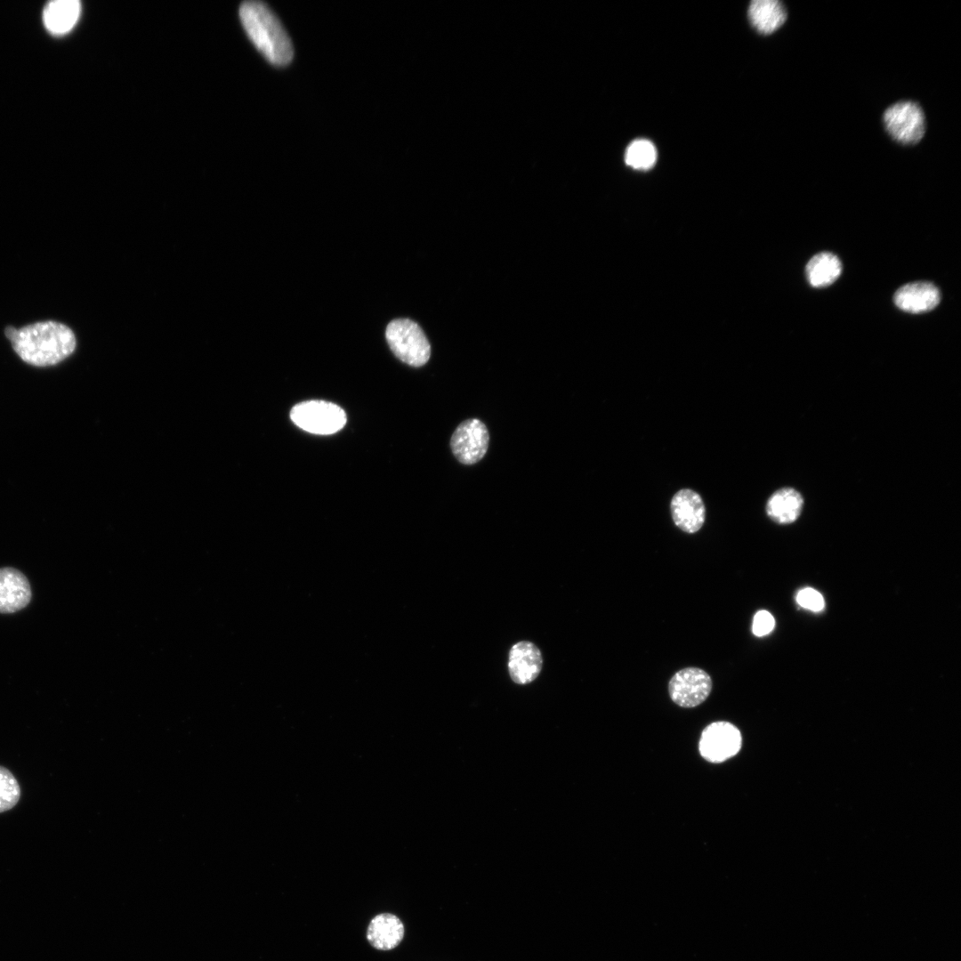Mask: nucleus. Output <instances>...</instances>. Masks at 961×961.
<instances>
[{
  "mask_svg": "<svg viewBox=\"0 0 961 961\" xmlns=\"http://www.w3.org/2000/svg\"><path fill=\"white\" fill-rule=\"evenodd\" d=\"M4 333L18 356L36 367L56 365L76 348L73 331L57 321L36 322L19 329L8 327Z\"/></svg>",
  "mask_w": 961,
  "mask_h": 961,
  "instance_id": "1",
  "label": "nucleus"
},
{
  "mask_svg": "<svg viewBox=\"0 0 961 961\" xmlns=\"http://www.w3.org/2000/svg\"><path fill=\"white\" fill-rule=\"evenodd\" d=\"M241 24L258 51L272 64L286 66L294 57L292 41L275 12L261 1H246L238 9Z\"/></svg>",
  "mask_w": 961,
  "mask_h": 961,
  "instance_id": "2",
  "label": "nucleus"
},
{
  "mask_svg": "<svg viewBox=\"0 0 961 961\" xmlns=\"http://www.w3.org/2000/svg\"><path fill=\"white\" fill-rule=\"evenodd\" d=\"M385 337L392 351L404 363L418 367L429 360L430 343L415 321L408 319L392 320L386 327Z\"/></svg>",
  "mask_w": 961,
  "mask_h": 961,
  "instance_id": "3",
  "label": "nucleus"
},
{
  "mask_svg": "<svg viewBox=\"0 0 961 961\" xmlns=\"http://www.w3.org/2000/svg\"><path fill=\"white\" fill-rule=\"evenodd\" d=\"M290 417L301 429L320 435L335 433L346 424L344 411L339 406L324 400L296 404L290 412Z\"/></svg>",
  "mask_w": 961,
  "mask_h": 961,
  "instance_id": "4",
  "label": "nucleus"
},
{
  "mask_svg": "<svg viewBox=\"0 0 961 961\" xmlns=\"http://www.w3.org/2000/svg\"><path fill=\"white\" fill-rule=\"evenodd\" d=\"M883 122L889 135L897 142L911 145L919 142L925 133V116L915 101H898L888 107Z\"/></svg>",
  "mask_w": 961,
  "mask_h": 961,
  "instance_id": "5",
  "label": "nucleus"
},
{
  "mask_svg": "<svg viewBox=\"0 0 961 961\" xmlns=\"http://www.w3.org/2000/svg\"><path fill=\"white\" fill-rule=\"evenodd\" d=\"M742 746L739 730L725 721L714 722L701 732L699 742L700 755L710 763H723L736 755Z\"/></svg>",
  "mask_w": 961,
  "mask_h": 961,
  "instance_id": "6",
  "label": "nucleus"
},
{
  "mask_svg": "<svg viewBox=\"0 0 961 961\" xmlns=\"http://www.w3.org/2000/svg\"><path fill=\"white\" fill-rule=\"evenodd\" d=\"M712 687V679L705 670L699 667H685L676 672L670 679L668 693L674 704L681 707L691 708L707 699Z\"/></svg>",
  "mask_w": 961,
  "mask_h": 961,
  "instance_id": "7",
  "label": "nucleus"
},
{
  "mask_svg": "<svg viewBox=\"0 0 961 961\" xmlns=\"http://www.w3.org/2000/svg\"><path fill=\"white\" fill-rule=\"evenodd\" d=\"M489 433L483 422L471 418L462 422L453 432L450 448L455 457L464 464L478 463L486 455Z\"/></svg>",
  "mask_w": 961,
  "mask_h": 961,
  "instance_id": "8",
  "label": "nucleus"
},
{
  "mask_svg": "<svg viewBox=\"0 0 961 961\" xmlns=\"http://www.w3.org/2000/svg\"><path fill=\"white\" fill-rule=\"evenodd\" d=\"M670 509L674 524L686 533L699 531L705 522L706 509L702 498L691 489H684L676 492L671 500Z\"/></svg>",
  "mask_w": 961,
  "mask_h": 961,
  "instance_id": "9",
  "label": "nucleus"
},
{
  "mask_svg": "<svg viewBox=\"0 0 961 961\" xmlns=\"http://www.w3.org/2000/svg\"><path fill=\"white\" fill-rule=\"evenodd\" d=\"M941 301L938 287L928 281H916L900 287L893 295L895 305L909 313L927 312Z\"/></svg>",
  "mask_w": 961,
  "mask_h": 961,
  "instance_id": "10",
  "label": "nucleus"
},
{
  "mask_svg": "<svg viewBox=\"0 0 961 961\" xmlns=\"http://www.w3.org/2000/svg\"><path fill=\"white\" fill-rule=\"evenodd\" d=\"M28 578L13 568L0 569V613H13L25 608L31 600Z\"/></svg>",
  "mask_w": 961,
  "mask_h": 961,
  "instance_id": "11",
  "label": "nucleus"
},
{
  "mask_svg": "<svg viewBox=\"0 0 961 961\" xmlns=\"http://www.w3.org/2000/svg\"><path fill=\"white\" fill-rule=\"evenodd\" d=\"M542 656L539 649L528 641L514 644L509 652L508 671L511 679L519 684L534 681L542 668Z\"/></svg>",
  "mask_w": 961,
  "mask_h": 961,
  "instance_id": "12",
  "label": "nucleus"
},
{
  "mask_svg": "<svg viewBox=\"0 0 961 961\" xmlns=\"http://www.w3.org/2000/svg\"><path fill=\"white\" fill-rule=\"evenodd\" d=\"M404 937V925L393 914L382 913L376 916L367 930L368 942L379 950H390L397 947Z\"/></svg>",
  "mask_w": 961,
  "mask_h": 961,
  "instance_id": "13",
  "label": "nucleus"
},
{
  "mask_svg": "<svg viewBox=\"0 0 961 961\" xmlns=\"http://www.w3.org/2000/svg\"><path fill=\"white\" fill-rule=\"evenodd\" d=\"M81 13V4L77 0H54L49 2L43 11V20L46 29L53 35H64L77 24Z\"/></svg>",
  "mask_w": 961,
  "mask_h": 961,
  "instance_id": "14",
  "label": "nucleus"
},
{
  "mask_svg": "<svg viewBox=\"0 0 961 961\" xmlns=\"http://www.w3.org/2000/svg\"><path fill=\"white\" fill-rule=\"evenodd\" d=\"M747 15L752 26L763 35L775 32L787 17L784 4L778 0H754L748 6Z\"/></svg>",
  "mask_w": 961,
  "mask_h": 961,
  "instance_id": "15",
  "label": "nucleus"
},
{
  "mask_svg": "<svg viewBox=\"0 0 961 961\" xmlns=\"http://www.w3.org/2000/svg\"><path fill=\"white\" fill-rule=\"evenodd\" d=\"M802 507V496L791 488H783L770 497L766 504V513L773 521L788 524L798 518Z\"/></svg>",
  "mask_w": 961,
  "mask_h": 961,
  "instance_id": "16",
  "label": "nucleus"
},
{
  "mask_svg": "<svg viewBox=\"0 0 961 961\" xmlns=\"http://www.w3.org/2000/svg\"><path fill=\"white\" fill-rule=\"evenodd\" d=\"M841 271L842 263L839 258L829 252L815 254L807 262L805 268L807 280L813 287L831 285L840 276Z\"/></svg>",
  "mask_w": 961,
  "mask_h": 961,
  "instance_id": "17",
  "label": "nucleus"
},
{
  "mask_svg": "<svg viewBox=\"0 0 961 961\" xmlns=\"http://www.w3.org/2000/svg\"><path fill=\"white\" fill-rule=\"evenodd\" d=\"M625 160L627 166L634 169L648 170L656 163V148L653 143L648 140H635L628 145L626 150Z\"/></svg>",
  "mask_w": 961,
  "mask_h": 961,
  "instance_id": "18",
  "label": "nucleus"
},
{
  "mask_svg": "<svg viewBox=\"0 0 961 961\" xmlns=\"http://www.w3.org/2000/svg\"><path fill=\"white\" fill-rule=\"evenodd\" d=\"M20 797V788L12 773L0 766V812L14 807Z\"/></svg>",
  "mask_w": 961,
  "mask_h": 961,
  "instance_id": "19",
  "label": "nucleus"
},
{
  "mask_svg": "<svg viewBox=\"0 0 961 961\" xmlns=\"http://www.w3.org/2000/svg\"><path fill=\"white\" fill-rule=\"evenodd\" d=\"M796 602L801 607L815 612L820 611L825 605L822 595L811 587L800 590L796 594Z\"/></svg>",
  "mask_w": 961,
  "mask_h": 961,
  "instance_id": "20",
  "label": "nucleus"
},
{
  "mask_svg": "<svg viewBox=\"0 0 961 961\" xmlns=\"http://www.w3.org/2000/svg\"><path fill=\"white\" fill-rule=\"evenodd\" d=\"M775 626L773 616L767 610H759L755 613L752 631L755 635L761 637L770 634Z\"/></svg>",
  "mask_w": 961,
  "mask_h": 961,
  "instance_id": "21",
  "label": "nucleus"
}]
</instances>
